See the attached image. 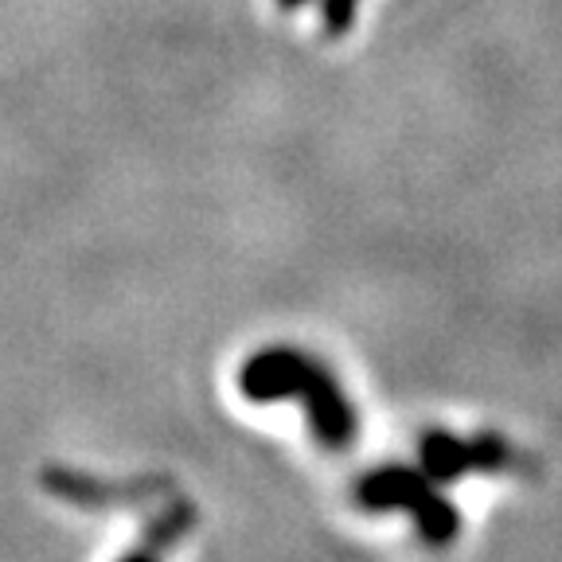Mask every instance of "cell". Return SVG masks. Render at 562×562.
I'll use <instances>...</instances> for the list:
<instances>
[{"instance_id": "cell-1", "label": "cell", "mask_w": 562, "mask_h": 562, "mask_svg": "<svg viewBox=\"0 0 562 562\" xmlns=\"http://www.w3.org/2000/svg\"><path fill=\"white\" fill-rule=\"evenodd\" d=\"M44 488L63 496L67 504L79 508H122V504H149L153 496L172 488L168 476H137V481H94V476L70 473V469L52 465L44 473Z\"/></svg>"}, {"instance_id": "cell-2", "label": "cell", "mask_w": 562, "mask_h": 562, "mask_svg": "<svg viewBox=\"0 0 562 562\" xmlns=\"http://www.w3.org/2000/svg\"><path fill=\"white\" fill-rule=\"evenodd\" d=\"M308 368H313V360H305L301 351L270 348V351H258L255 360L243 363L238 386H243V395L255 398V403H278V398L301 395Z\"/></svg>"}, {"instance_id": "cell-3", "label": "cell", "mask_w": 562, "mask_h": 562, "mask_svg": "<svg viewBox=\"0 0 562 562\" xmlns=\"http://www.w3.org/2000/svg\"><path fill=\"white\" fill-rule=\"evenodd\" d=\"M301 398H305L308 422H313V434L321 446H328V449L351 446L356 414H351L348 398H344V391L336 386V379L316 360H313V368H308L305 386H301Z\"/></svg>"}, {"instance_id": "cell-4", "label": "cell", "mask_w": 562, "mask_h": 562, "mask_svg": "<svg viewBox=\"0 0 562 562\" xmlns=\"http://www.w3.org/2000/svg\"><path fill=\"white\" fill-rule=\"evenodd\" d=\"M422 465L426 473L438 476V481H453L465 469H496L504 465V446L501 441H457L449 434H430L422 441Z\"/></svg>"}, {"instance_id": "cell-5", "label": "cell", "mask_w": 562, "mask_h": 562, "mask_svg": "<svg viewBox=\"0 0 562 562\" xmlns=\"http://www.w3.org/2000/svg\"><path fill=\"white\" fill-rule=\"evenodd\" d=\"M430 496L434 492L426 488V481L414 476L411 469H383V473H371L360 481V504L371 512H386V508L418 512Z\"/></svg>"}, {"instance_id": "cell-6", "label": "cell", "mask_w": 562, "mask_h": 562, "mask_svg": "<svg viewBox=\"0 0 562 562\" xmlns=\"http://www.w3.org/2000/svg\"><path fill=\"white\" fill-rule=\"evenodd\" d=\"M192 524H195V508L188 501H176L165 516L153 519L149 531H145V539H140V547H145V551L165 554L168 547L180 543V539L188 536V527H192Z\"/></svg>"}, {"instance_id": "cell-7", "label": "cell", "mask_w": 562, "mask_h": 562, "mask_svg": "<svg viewBox=\"0 0 562 562\" xmlns=\"http://www.w3.org/2000/svg\"><path fill=\"white\" fill-rule=\"evenodd\" d=\"M122 562H160V554H157V551H145V547H137V551L125 554Z\"/></svg>"}]
</instances>
